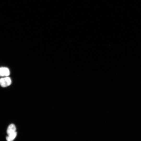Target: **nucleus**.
<instances>
[{"instance_id":"20e7f679","label":"nucleus","mask_w":141,"mask_h":141,"mask_svg":"<svg viewBox=\"0 0 141 141\" xmlns=\"http://www.w3.org/2000/svg\"><path fill=\"white\" fill-rule=\"evenodd\" d=\"M17 135V133L16 131L11 133L6 137V139L8 141H12L15 138Z\"/></svg>"},{"instance_id":"7ed1b4c3","label":"nucleus","mask_w":141,"mask_h":141,"mask_svg":"<svg viewBox=\"0 0 141 141\" xmlns=\"http://www.w3.org/2000/svg\"><path fill=\"white\" fill-rule=\"evenodd\" d=\"M16 128L15 125L11 124L8 126L7 130V133L8 135L14 133L16 131Z\"/></svg>"},{"instance_id":"f03ea898","label":"nucleus","mask_w":141,"mask_h":141,"mask_svg":"<svg viewBox=\"0 0 141 141\" xmlns=\"http://www.w3.org/2000/svg\"><path fill=\"white\" fill-rule=\"evenodd\" d=\"M10 74L9 69L5 67H2L0 68V75L1 77H7Z\"/></svg>"},{"instance_id":"f257e3e1","label":"nucleus","mask_w":141,"mask_h":141,"mask_svg":"<svg viewBox=\"0 0 141 141\" xmlns=\"http://www.w3.org/2000/svg\"><path fill=\"white\" fill-rule=\"evenodd\" d=\"M11 83V78L9 77H5L1 78L0 80L1 85L2 87H5L10 85Z\"/></svg>"}]
</instances>
